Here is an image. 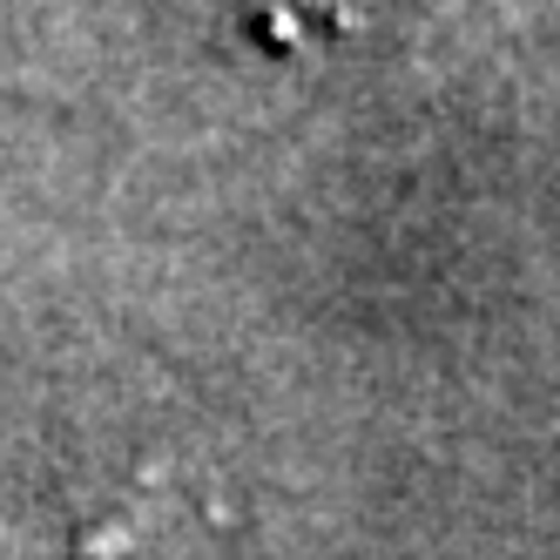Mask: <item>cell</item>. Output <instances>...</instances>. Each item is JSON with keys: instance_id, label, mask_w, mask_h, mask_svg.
Segmentation results:
<instances>
[{"instance_id": "obj_1", "label": "cell", "mask_w": 560, "mask_h": 560, "mask_svg": "<svg viewBox=\"0 0 560 560\" xmlns=\"http://www.w3.org/2000/svg\"><path fill=\"white\" fill-rule=\"evenodd\" d=\"M223 8H244L277 42H284V34H338L351 21L345 0H223Z\"/></svg>"}]
</instances>
